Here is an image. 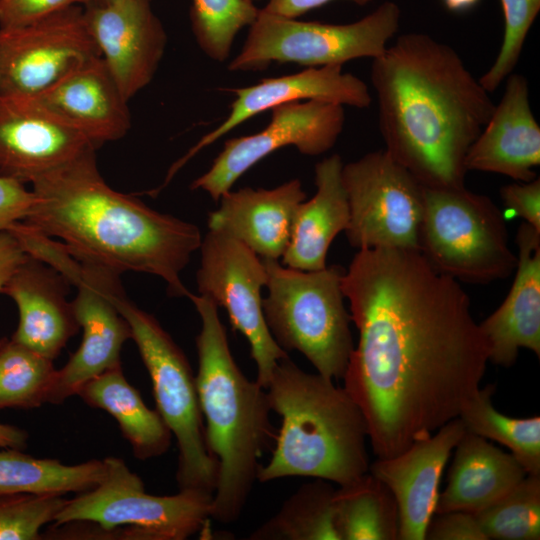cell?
<instances>
[{
	"instance_id": "cell-9",
	"label": "cell",
	"mask_w": 540,
	"mask_h": 540,
	"mask_svg": "<svg viewBox=\"0 0 540 540\" xmlns=\"http://www.w3.org/2000/svg\"><path fill=\"white\" fill-rule=\"evenodd\" d=\"M420 251L457 281L486 284L506 279L517 256L508 244L504 215L493 201L459 188L423 187Z\"/></svg>"
},
{
	"instance_id": "cell-18",
	"label": "cell",
	"mask_w": 540,
	"mask_h": 540,
	"mask_svg": "<svg viewBox=\"0 0 540 540\" xmlns=\"http://www.w3.org/2000/svg\"><path fill=\"white\" fill-rule=\"evenodd\" d=\"M232 92L235 99L227 117L171 166L165 184L202 149L250 118L274 107L315 100L364 109L372 102L367 84L359 77L343 72L340 65L308 67L297 73L265 78Z\"/></svg>"
},
{
	"instance_id": "cell-43",
	"label": "cell",
	"mask_w": 540,
	"mask_h": 540,
	"mask_svg": "<svg viewBox=\"0 0 540 540\" xmlns=\"http://www.w3.org/2000/svg\"><path fill=\"white\" fill-rule=\"evenodd\" d=\"M335 0H268L264 11L287 18H298L307 12L322 7ZM359 6H365L376 0H345Z\"/></svg>"
},
{
	"instance_id": "cell-3",
	"label": "cell",
	"mask_w": 540,
	"mask_h": 540,
	"mask_svg": "<svg viewBox=\"0 0 540 540\" xmlns=\"http://www.w3.org/2000/svg\"><path fill=\"white\" fill-rule=\"evenodd\" d=\"M30 184L35 201L22 221L61 239L78 261L120 275H156L171 295L189 297L180 273L201 246L199 228L112 189L97 169L95 151Z\"/></svg>"
},
{
	"instance_id": "cell-16",
	"label": "cell",
	"mask_w": 540,
	"mask_h": 540,
	"mask_svg": "<svg viewBox=\"0 0 540 540\" xmlns=\"http://www.w3.org/2000/svg\"><path fill=\"white\" fill-rule=\"evenodd\" d=\"M88 31L107 69L129 101L155 76L167 34L150 0H91Z\"/></svg>"
},
{
	"instance_id": "cell-26",
	"label": "cell",
	"mask_w": 540,
	"mask_h": 540,
	"mask_svg": "<svg viewBox=\"0 0 540 540\" xmlns=\"http://www.w3.org/2000/svg\"><path fill=\"white\" fill-rule=\"evenodd\" d=\"M448 484L439 493L435 514L476 513L517 485L526 471L511 454L470 431L455 446Z\"/></svg>"
},
{
	"instance_id": "cell-35",
	"label": "cell",
	"mask_w": 540,
	"mask_h": 540,
	"mask_svg": "<svg viewBox=\"0 0 540 540\" xmlns=\"http://www.w3.org/2000/svg\"><path fill=\"white\" fill-rule=\"evenodd\" d=\"M64 495L0 494V540H39L41 528L55 520L66 504Z\"/></svg>"
},
{
	"instance_id": "cell-46",
	"label": "cell",
	"mask_w": 540,
	"mask_h": 540,
	"mask_svg": "<svg viewBox=\"0 0 540 540\" xmlns=\"http://www.w3.org/2000/svg\"><path fill=\"white\" fill-rule=\"evenodd\" d=\"M251 1L255 2V1H259V0H251Z\"/></svg>"
},
{
	"instance_id": "cell-24",
	"label": "cell",
	"mask_w": 540,
	"mask_h": 540,
	"mask_svg": "<svg viewBox=\"0 0 540 540\" xmlns=\"http://www.w3.org/2000/svg\"><path fill=\"white\" fill-rule=\"evenodd\" d=\"M513 284L502 304L479 326L490 349L489 361L511 367L520 348L540 356V231L523 222Z\"/></svg>"
},
{
	"instance_id": "cell-42",
	"label": "cell",
	"mask_w": 540,
	"mask_h": 540,
	"mask_svg": "<svg viewBox=\"0 0 540 540\" xmlns=\"http://www.w3.org/2000/svg\"><path fill=\"white\" fill-rule=\"evenodd\" d=\"M27 258L15 237L7 230L0 232V294L3 288Z\"/></svg>"
},
{
	"instance_id": "cell-11",
	"label": "cell",
	"mask_w": 540,
	"mask_h": 540,
	"mask_svg": "<svg viewBox=\"0 0 540 540\" xmlns=\"http://www.w3.org/2000/svg\"><path fill=\"white\" fill-rule=\"evenodd\" d=\"M342 180L352 247L420 251L423 186L405 167L382 149L344 164Z\"/></svg>"
},
{
	"instance_id": "cell-17",
	"label": "cell",
	"mask_w": 540,
	"mask_h": 540,
	"mask_svg": "<svg viewBox=\"0 0 540 540\" xmlns=\"http://www.w3.org/2000/svg\"><path fill=\"white\" fill-rule=\"evenodd\" d=\"M97 148L31 97L0 95V175L31 183Z\"/></svg>"
},
{
	"instance_id": "cell-31",
	"label": "cell",
	"mask_w": 540,
	"mask_h": 540,
	"mask_svg": "<svg viewBox=\"0 0 540 540\" xmlns=\"http://www.w3.org/2000/svg\"><path fill=\"white\" fill-rule=\"evenodd\" d=\"M495 385L489 384L466 402L459 418L467 431L507 447L527 475L540 476V417L513 418L492 404Z\"/></svg>"
},
{
	"instance_id": "cell-10",
	"label": "cell",
	"mask_w": 540,
	"mask_h": 540,
	"mask_svg": "<svg viewBox=\"0 0 540 540\" xmlns=\"http://www.w3.org/2000/svg\"><path fill=\"white\" fill-rule=\"evenodd\" d=\"M400 22L401 9L389 0L363 18L346 24L302 21L260 9L228 69L262 70L273 62L317 67L342 66L359 58L373 60L384 53Z\"/></svg>"
},
{
	"instance_id": "cell-33",
	"label": "cell",
	"mask_w": 540,
	"mask_h": 540,
	"mask_svg": "<svg viewBox=\"0 0 540 540\" xmlns=\"http://www.w3.org/2000/svg\"><path fill=\"white\" fill-rule=\"evenodd\" d=\"M486 539H540V476L526 475L503 496L473 513Z\"/></svg>"
},
{
	"instance_id": "cell-34",
	"label": "cell",
	"mask_w": 540,
	"mask_h": 540,
	"mask_svg": "<svg viewBox=\"0 0 540 540\" xmlns=\"http://www.w3.org/2000/svg\"><path fill=\"white\" fill-rule=\"evenodd\" d=\"M259 11L251 0H192L190 21L198 46L211 60L226 61L235 37Z\"/></svg>"
},
{
	"instance_id": "cell-45",
	"label": "cell",
	"mask_w": 540,
	"mask_h": 540,
	"mask_svg": "<svg viewBox=\"0 0 540 540\" xmlns=\"http://www.w3.org/2000/svg\"><path fill=\"white\" fill-rule=\"evenodd\" d=\"M481 0H442L445 8L453 13H463L471 10Z\"/></svg>"
},
{
	"instance_id": "cell-7",
	"label": "cell",
	"mask_w": 540,
	"mask_h": 540,
	"mask_svg": "<svg viewBox=\"0 0 540 540\" xmlns=\"http://www.w3.org/2000/svg\"><path fill=\"white\" fill-rule=\"evenodd\" d=\"M113 302L128 322L149 373L156 410L176 439L179 490L213 495L219 465L206 444L196 378L187 357L159 321L129 300L123 288L115 292Z\"/></svg>"
},
{
	"instance_id": "cell-32",
	"label": "cell",
	"mask_w": 540,
	"mask_h": 540,
	"mask_svg": "<svg viewBox=\"0 0 540 540\" xmlns=\"http://www.w3.org/2000/svg\"><path fill=\"white\" fill-rule=\"evenodd\" d=\"M12 337L0 339V410L33 409L47 403L56 368Z\"/></svg>"
},
{
	"instance_id": "cell-22",
	"label": "cell",
	"mask_w": 540,
	"mask_h": 540,
	"mask_svg": "<svg viewBox=\"0 0 540 540\" xmlns=\"http://www.w3.org/2000/svg\"><path fill=\"white\" fill-rule=\"evenodd\" d=\"M70 286L56 270L27 255L2 291L18 309V325L11 337L56 359L80 329L72 301L67 300Z\"/></svg>"
},
{
	"instance_id": "cell-37",
	"label": "cell",
	"mask_w": 540,
	"mask_h": 540,
	"mask_svg": "<svg viewBox=\"0 0 540 540\" xmlns=\"http://www.w3.org/2000/svg\"><path fill=\"white\" fill-rule=\"evenodd\" d=\"M26 255L60 273L71 286L77 287L83 275V264L62 241L43 234L24 221L13 223L8 229Z\"/></svg>"
},
{
	"instance_id": "cell-28",
	"label": "cell",
	"mask_w": 540,
	"mask_h": 540,
	"mask_svg": "<svg viewBox=\"0 0 540 540\" xmlns=\"http://www.w3.org/2000/svg\"><path fill=\"white\" fill-rule=\"evenodd\" d=\"M104 460L67 465L57 459L37 458L19 449L0 450V494L82 493L96 487L105 475Z\"/></svg>"
},
{
	"instance_id": "cell-6",
	"label": "cell",
	"mask_w": 540,
	"mask_h": 540,
	"mask_svg": "<svg viewBox=\"0 0 540 540\" xmlns=\"http://www.w3.org/2000/svg\"><path fill=\"white\" fill-rule=\"evenodd\" d=\"M262 260L268 291L262 308L274 340L286 352L303 354L320 375L343 379L354 349L341 287L345 269L303 271Z\"/></svg>"
},
{
	"instance_id": "cell-21",
	"label": "cell",
	"mask_w": 540,
	"mask_h": 540,
	"mask_svg": "<svg viewBox=\"0 0 540 540\" xmlns=\"http://www.w3.org/2000/svg\"><path fill=\"white\" fill-rule=\"evenodd\" d=\"M505 80L504 93L469 148L465 167L529 182L540 165V126L531 109L527 79L511 73Z\"/></svg>"
},
{
	"instance_id": "cell-19",
	"label": "cell",
	"mask_w": 540,
	"mask_h": 540,
	"mask_svg": "<svg viewBox=\"0 0 540 540\" xmlns=\"http://www.w3.org/2000/svg\"><path fill=\"white\" fill-rule=\"evenodd\" d=\"M466 428L459 417L401 453L377 458L369 472L391 491L397 505L400 540H424L435 514L439 484L451 451Z\"/></svg>"
},
{
	"instance_id": "cell-29",
	"label": "cell",
	"mask_w": 540,
	"mask_h": 540,
	"mask_svg": "<svg viewBox=\"0 0 540 540\" xmlns=\"http://www.w3.org/2000/svg\"><path fill=\"white\" fill-rule=\"evenodd\" d=\"M334 509L339 540L398 539L396 501L369 471L335 490Z\"/></svg>"
},
{
	"instance_id": "cell-2",
	"label": "cell",
	"mask_w": 540,
	"mask_h": 540,
	"mask_svg": "<svg viewBox=\"0 0 540 540\" xmlns=\"http://www.w3.org/2000/svg\"><path fill=\"white\" fill-rule=\"evenodd\" d=\"M385 150L426 188L465 186L467 152L494 109L450 45L411 32L372 60Z\"/></svg>"
},
{
	"instance_id": "cell-27",
	"label": "cell",
	"mask_w": 540,
	"mask_h": 540,
	"mask_svg": "<svg viewBox=\"0 0 540 540\" xmlns=\"http://www.w3.org/2000/svg\"><path fill=\"white\" fill-rule=\"evenodd\" d=\"M77 395L90 407L110 414L139 460L167 452L172 433L157 412L146 406L126 379L121 364L88 381Z\"/></svg>"
},
{
	"instance_id": "cell-4",
	"label": "cell",
	"mask_w": 540,
	"mask_h": 540,
	"mask_svg": "<svg viewBox=\"0 0 540 540\" xmlns=\"http://www.w3.org/2000/svg\"><path fill=\"white\" fill-rule=\"evenodd\" d=\"M188 298L202 323L195 378L206 444L219 465L211 517L228 524L239 519L258 480L259 459L275 437L271 407L267 390L250 381L235 362L217 305L205 295L190 293Z\"/></svg>"
},
{
	"instance_id": "cell-1",
	"label": "cell",
	"mask_w": 540,
	"mask_h": 540,
	"mask_svg": "<svg viewBox=\"0 0 540 540\" xmlns=\"http://www.w3.org/2000/svg\"><path fill=\"white\" fill-rule=\"evenodd\" d=\"M359 340L344 389L377 458L395 456L459 416L490 349L459 282L418 250L361 249L342 277Z\"/></svg>"
},
{
	"instance_id": "cell-13",
	"label": "cell",
	"mask_w": 540,
	"mask_h": 540,
	"mask_svg": "<svg viewBox=\"0 0 540 540\" xmlns=\"http://www.w3.org/2000/svg\"><path fill=\"white\" fill-rule=\"evenodd\" d=\"M97 56L81 6L0 27V95L33 97Z\"/></svg>"
},
{
	"instance_id": "cell-5",
	"label": "cell",
	"mask_w": 540,
	"mask_h": 540,
	"mask_svg": "<svg viewBox=\"0 0 540 540\" xmlns=\"http://www.w3.org/2000/svg\"><path fill=\"white\" fill-rule=\"evenodd\" d=\"M266 390L282 425L271 459L259 470L260 482L305 476L340 486L369 471L367 423L344 388L303 371L286 356Z\"/></svg>"
},
{
	"instance_id": "cell-14",
	"label": "cell",
	"mask_w": 540,
	"mask_h": 540,
	"mask_svg": "<svg viewBox=\"0 0 540 540\" xmlns=\"http://www.w3.org/2000/svg\"><path fill=\"white\" fill-rule=\"evenodd\" d=\"M271 113L263 130L227 140L208 171L190 188L201 189L219 201L245 172L278 149L295 146L308 156L329 151L345 124L344 106L323 101L283 104L271 109Z\"/></svg>"
},
{
	"instance_id": "cell-39",
	"label": "cell",
	"mask_w": 540,
	"mask_h": 540,
	"mask_svg": "<svg viewBox=\"0 0 540 540\" xmlns=\"http://www.w3.org/2000/svg\"><path fill=\"white\" fill-rule=\"evenodd\" d=\"M432 517L425 534L429 540H487L473 513L451 511Z\"/></svg>"
},
{
	"instance_id": "cell-12",
	"label": "cell",
	"mask_w": 540,
	"mask_h": 540,
	"mask_svg": "<svg viewBox=\"0 0 540 540\" xmlns=\"http://www.w3.org/2000/svg\"><path fill=\"white\" fill-rule=\"evenodd\" d=\"M196 274L200 295L223 307L233 330L248 341L257 366V382L265 389L280 359L288 356L271 335L262 308L261 289L267 272L263 260L233 236L209 230L201 242Z\"/></svg>"
},
{
	"instance_id": "cell-41",
	"label": "cell",
	"mask_w": 540,
	"mask_h": 540,
	"mask_svg": "<svg viewBox=\"0 0 540 540\" xmlns=\"http://www.w3.org/2000/svg\"><path fill=\"white\" fill-rule=\"evenodd\" d=\"M34 201L32 189L28 190L16 179L0 175V232L24 220Z\"/></svg>"
},
{
	"instance_id": "cell-25",
	"label": "cell",
	"mask_w": 540,
	"mask_h": 540,
	"mask_svg": "<svg viewBox=\"0 0 540 540\" xmlns=\"http://www.w3.org/2000/svg\"><path fill=\"white\" fill-rule=\"evenodd\" d=\"M343 161L338 154L315 165L316 193L297 208L289 245L282 264L303 271L324 269L334 238L345 231L350 211L342 180Z\"/></svg>"
},
{
	"instance_id": "cell-23",
	"label": "cell",
	"mask_w": 540,
	"mask_h": 540,
	"mask_svg": "<svg viewBox=\"0 0 540 540\" xmlns=\"http://www.w3.org/2000/svg\"><path fill=\"white\" fill-rule=\"evenodd\" d=\"M305 199L298 179L273 189L229 190L209 213L208 228L233 236L261 259L278 260L289 245L297 208Z\"/></svg>"
},
{
	"instance_id": "cell-36",
	"label": "cell",
	"mask_w": 540,
	"mask_h": 540,
	"mask_svg": "<svg viewBox=\"0 0 540 540\" xmlns=\"http://www.w3.org/2000/svg\"><path fill=\"white\" fill-rule=\"evenodd\" d=\"M504 32L500 50L490 68L479 78L489 92L495 91L513 72L527 35L540 12V0H500Z\"/></svg>"
},
{
	"instance_id": "cell-15",
	"label": "cell",
	"mask_w": 540,
	"mask_h": 540,
	"mask_svg": "<svg viewBox=\"0 0 540 540\" xmlns=\"http://www.w3.org/2000/svg\"><path fill=\"white\" fill-rule=\"evenodd\" d=\"M82 264V279L72 301L83 330L82 340L67 363L56 370L47 403H62L77 395L91 379L121 364L122 347L131 339L129 324L113 302L115 292L123 288L120 274L102 266Z\"/></svg>"
},
{
	"instance_id": "cell-20",
	"label": "cell",
	"mask_w": 540,
	"mask_h": 540,
	"mask_svg": "<svg viewBox=\"0 0 540 540\" xmlns=\"http://www.w3.org/2000/svg\"><path fill=\"white\" fill-rule=\"evenodd\" d=\"M31 98L97 147L121 139L131 127L128 100L100 56Z\"/></svg>"
},
{
	"instance_id": "cell-40",
	"label": "cell",
	"mask_w": 540,
	"mask_h": 540,
	"mask_svg": "<svg viewBox=\"0 0 540 540\" xmlns=\"http://www.w3.org/2000/svg\"><path fill=\"white\" fill-rule=\"evenodd\" d=\"M501 199L513 216L524 219L540 231V179L529 182L512 183L500 190Z\"/></svg>"
},
{
	"instance_id": "cell-8",
	"label": "cell",
	"mask_w": 540,
	"mask_h": 540,
	"mask_svg": "<svg viewBox=\"0 0 540 540\" xmlns=\"http://www.w3.org/2000/svg\"><path fill=\"white\" fill-rule=\"evenodd\" d=\"M105 475L93 489L67 499L55 517V525L84 521L97 528L85 536L122 538L126 527L131 539L184 540L204 529L211 517L213 495L179 490L175 495L157 496L145 492L141 478L126 463L109 456Z\"/></svg>"
},
{
	"instance_id": "cell-38",
	"label": "cell",
	"mask_w": 540,
	"mask_h": 540,
	"mask_svg": "<svg viewBox=\"0 0 540 540\" xmlns=\"http://www.w3.org/2000/svg\"><path fill=\"white\" fill-rule=\"evenodd\" d=\"M91 0H0V27L27 25Z\"/></svg>"
},
{
	"instance_id": "cell-44",
	"label": "cell",
	"mask_w": 540,
	"mask_h": 540,
	"mask_svg": "<svg viewBox=\"0 0 540 540\" xmlns=\"http://www.w3.org/2000/svg\"><path fill=\"white\" fill-rule=\"evenodd\" d=\"M28 432L14 425L0 423V448L23 450L27 446Z\"/></svg>"
},
{
	"instance_id": "cell-30",
	"label": "cell",
	"mask_w": 540,
	"mask_h": 540,
	"mask_svg": "<svg viewBox=\"0 0 540 540\" xmlns=\"http://www.w3.org/2000/svg\"><path fill=\"white\" fill-rule=\"evenodd\" d=\"M335 488L324 479L302 485L249 540H339L335 528Z\"/></svg>"
}]
</instances>
